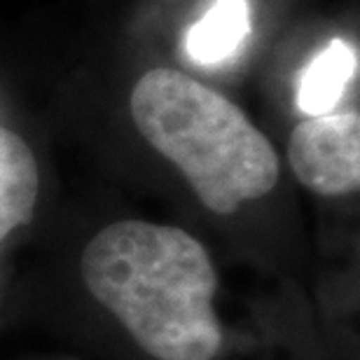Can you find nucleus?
Segmentation results:
<instances>
[{"mask_svg":"<svg viewBox=\"0 0 360 360\" xmlns=\"http://www.w3.org/2000/svg\"><path fill=\"white\" fill-rule=\"evenodd\" d=\"M38 164L24 139L0 127V241L33 218L38 201Z\"/></svg>","mask_w":360,"mask_h":360,"instance_id":"nucleus-5","label":"nucleus"},{"mask_svg":"<svg viewBox=\"0 0 360 360\" xmlns=\"http://www.w3.org/2000/svg\"><path fill=\"white\" fill-rule=\"evenodd\" d=\"M253 31L248 0H215L185 33V52L199 66L234 59Z\"/></svg>","mask_w":360,"mask_h":360,"instance_id":"nucleus-4","label":"nucleus"},{"mask_svg":"<svg viewBox=\"0 0 360 360\" xmlns=\"http://www.w3.org/2000/svg\"><path fill=\"white\" fill-rule=\"evenodd\" d=\"M288 162L304 187L321 197H342L360 185L358 112H328L295 127Z\"/></svg>","mask_w":360,"mask_h":360,"instance_id":"nucleus-3","label":"nucleus"},{"mask_svg":"<svg viewBox=\"0 0 360 360\" xmlns=\"http://www.w3.org/2000/svg\"><path fill=\"white\" fill-rule=\"evenodd\" d=\"M356 70V49L340 38L330 40L302 70L297 84V108L309 117L328 115L342 101Z\"/></svg>","mask_w":360,"mask_h":360,"instance_id":"nucleus-6","label":"nucleus"},{"mask_svg":"<svg viewBox=\"0 0 360 360\" xmlns=\"http://www.w3.org/2000/svg\"><path fill=\"white\" fill-rule=\"evenodd\" d=\"M87 290L157 360H213L218 274L190 232L146 220L103 227L82 253Z\"/></svg>","mask_w":360,"mask_h":360,"instance_id":"nucleus-1","label":"nucleus"},{"mask_svg":"<svg viewBox=\"0 0 360 360\" xmlns=\"http://www.w3.org/2000/svg\"><path fill=\"white\" fill-rule=\"evenodd\" d=\"M134 124L180 169L208 211L229 215L269 194L278 157L246 112L174 68H153L129 98Z\"/></svg>","mask_w":360,"mask_h":360,"instance_id":"nucleus-2","label":"nucleus"}]
</instances>
